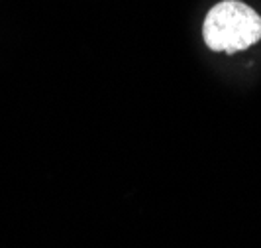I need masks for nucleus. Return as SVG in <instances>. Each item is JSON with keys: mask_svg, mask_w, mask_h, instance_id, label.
<instances>
[{"mask_svg": "<svg viewBox=\"0 0 261 248\" xmlns=\"http://www.w3.org/2000/svg\"><path fill=\"white\" fill-rule=\"evenodd\" d=\"M202 38L212 52H244L261 39V16L246 2L222 0L206 14Z\"/></svg>", "mask_w": 261, "mask_h": 248, "instance_id": "1", "label": "nucleus"}]
</instances>
